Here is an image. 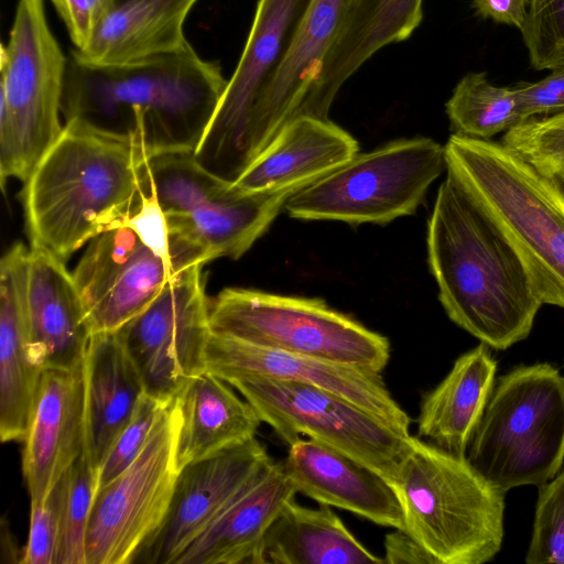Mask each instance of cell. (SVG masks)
Here are the masks:
<instances>
[{
    "label": "cell",
    "instance_id": "obj_23",
    "mask_svg": "<svg viewBox=\"0 0 564 564\" xmlns=\"http://www.w3.org/2000/svg\"><path fill=\"white\" fill-rule=\"evenodd\" d=\"M297 494L283 462H271L182 552L175 564H264L265 534Z\"/></svg>",
    "mask_w": 564,
    "mask_h": 564
},
{
    "label": "cell",
    "instance_id": "obj_18",
    "mask_svg": "<svg viewBox=\"0 0 564 564\" xmlns=\"http://www.w3.org/2000/svg\"><path fill=\"white\" fill-rule=\"evenodd\" d=\"M311 1H258L240 59L193 153L197 163L213 175L219 176L254 99L284 58Z\"/></svg>",
    "mask_w": 564,
    "mask_h": 564
},
{
    "label": "cell",
    "instance_id": "obj_11",
    "mask_svg": "<svg viewBox=\"0 0 564 564\" xmlns=\"http://www.w3.org/2000/svg\"><path fill=\"white\" fill-rule=\"evenodd\" d=\"M289 446L306 436L375 469L391 484L410 434L326 389L293 380L253 377L229 383Z\"/></svg>",
    "mask_w": 564,
    "mask_h": 564
},
{
    "label": "cell",
    "instance_id": "obj_40",
    "mask_svg": "<svg viewBox=\"0 0 564 564\" xmlns=\"http://www.w3.org/2000/svg\"><path fill=\"white\" fill-rule=\"evenodd\" d=\"M62 19L74 50L82 51L90 42L112 0H50Z\"/></svg>",
    "mask_w": 564,
    "mask_h": 564
},
{
    "label": "cell",
    "instance_id": "obj_35",
    "mask_svg": "<svg viewBox=\"0 0 564 564\" xmlns=\"http://www.w3.org/2000/svg\"><path fill=\"white\" fill-rule=\"evenodd\" d=\"M525 562L564 564V470L541 485Z\"/></svg>",
    "mask_w": 564,
    "mask_h": 564
},
{
    "label": "cell",
    "instance_id": "obj_36",
    "mask_svg": "<svg viewBox=\"0 0 564 564\" xmlns=\"http://www.w3.org/2000/svg\"><path fill=\"white\" fill-rule=\"evenodd\" d=\"M167 403L147 392L140 398L130 421L117 436L98 471L97 490L119 476L137 459Z\"/></svg>",
    "mask_w": 564,
    "mask_h": 564
},
{
    "label": "cell",
    "instance_id": "obj_34",
    "mask_svg": "<svg viewBox=\"0 0 564 564\" xmlns=\"http://www.w3.org/2000/svg\"><path fill=\"white\" fill-rule=\"evenodd\" d=\"M521 34L533 68L564 67V0H531Z\"/></svg>",
    "mask_w": 564,
    "mask_h": 564
},
{
    "label": "cell",
    "instance_id": "obj_26",
    "mask_svg": "<svg viewBox=\"0 0 564 564\" xmlns=\"http://www.w3.org/2000/svg\"><path fill=\"white\" fill-rule=\"evenodd\" d=\"M85 448L98 475L113 442L145 393L142 378L116 332L91 335L85 359Z\"/></svg>",
    "mask_w": 564,
    "mask_h": 564
},
{
    "label": "cell",
    "instance_id": "obj_16",
    "mask_svg": "<svg viewBox=\"0 0 564 564\" xmlns=\"http://www.w3.org/2000/svg\"><path fill=\"white\" fill-rule=\"evenodd\" d=\"M272 462L256 437L183 467L166 517L134 563L175 564L182 552Z\"/></svg>",
    "mask_w": 564,
    "mask_h": 564
},
{
    "label": "cell",
    "instance_id": "obj_25",
    "mask_svg": "<svg viewBox=\"0 0 564 564\" xmlns=\"http://www.w3.org/2000/svg\"><path fill=\"white\" fill-rule=\"evenodd\" d=\"M358 142L328 118L290 122L232 186L241 193L300 189L358 154Z\"/></svg>",
    "mask_w": 564,
    "mask_h": 564
},
{
    "label": "cell",
    "instance_id": "obj_32",
    "mask_svg": "<svg viewBox=\"0 0 564 564\" xmlns=\"http://www.w3.org/2000/svg\"><path fill=\"white\" fill-rule=\"evenodd\" d=\"M96 491L97 474L83 452L66 473L57 564H86V534Z\"/></svg>",
    "mask_w": 564,
    "mask_h": 564
},
{
    "label": "cell",
    "instance_id": "obj_39",
    "mask_svg": "<svg viewBox=\"0 0 564 564\" xmlns=\"http://www.w3.org/2000/svg\"><path fill=\"white\" fill-rule=\"evenodd\" d=\"M521 122L564 111V67L535 83H521L514 87Z\"/></svg>",
    "mask_w": 564,
    "mask_h": 564
},
{
    "label": "cell",
    "instance_id": "obj_9",
    "mask_svg": "<svg viewBox=\"0 0 564 564\" xmlns=\"http://www.w3.org/2000/svg\"><path fill=\"white\" fill-rule=\"evenodd\" d=\"M209 323L252 345L380 373L390 358L387 337L319 299L227 288L209 300Z\"/></svg>",
    "mask_w": 564,
    "mask_h": 564
},
{
    "label": "cell",
    "instance_id": "obj_15",
    "mask_svg": "<svg viewBox=\"0 0 564 564\" xmlns=\"http://www.w3.org/2000/svg\"><path fill=\"white\" fill-rule=\"evenodd\" d=\"M72 273L95 334L118 330L180 272L120 225L93 238Z\"/></svg>",
    "mask_w": 564,
    "mask_h": 564
},
{
    "label": "cell",
    "instance_id": "obj_29",
    "mask_svg": "<svg viewBox=\"0 0 564 564\" xmlns=\"http://www.w3.org/2000/svg\"><path fill=\"white\" fill-rule=\"evenodd\" d=\"M481 343L456 359L447 376L420 403V437L466 457L476 427L494 390L497 362Z\"/></svg>",
    "mask_w": 564,
    "mask_h": 564
},
{
    "label": "cell",
    "instance_id": "obj_21",
    "mask_svg": "<svg viewBox=\"0 0 564 564\" xmlns=\"http://www.w3.org/2000/svg\"><path fill=\"white\" fill-rule=\"evenodd\" d=\"M283 466L297 494L379 525L404 529L402 507L391 482L341 452L300 438L290 445Z\"/></svg>",
    "mask_w": 564,
    "mask_h": 564
},
{
    "label": "cell",
    "instance_id": "obj_17",
    "mask_svg": "<svg viewBox=\"0 0 564 564\" xmlns=\"http://www.w3.org/2000/svg\"><path fill=\"white\" fill-rule=\"evenodd\" d=\"M206 371L231 383L264 377L332 391L410 434L411 419L393 399L380 372L261 347L212 332Z\"/></svg>",
    "mask_w": 564,
    "mask_h": 564
},
{
    "label": "cell",
    "instance_id": "obj_33",
    "mask_svg": "<svg viewBox=\"0 0 564 564\" xmlns=\"http://www.w3.org/2000/svg\"><path fill=\"white\" fill-rule=\"evenodd\" d=\"M564 189V111L525 120L500 141Z\"/></svg>",
    "mask_w": 564,
    "mask_h": 564
},
{
    "label": "cell",
    "instance_id": "obj_20",
    "mask_svg": "<svg viewBox=\"0 0 564 564\" xmlns=\"http://www.w3.org/2000/svg\"><path fill=\"white\" fill-rule=\"evenodd\" d=\"M26 323L31 360L41 369L84 362L91 329L73 273L50 252L30 247Z\"/></svg>",
    "mask_w": 564,
    "mask_h": 564
},
{
    "label": "cell",
    "instance_id": "obj_3",
    "mask_svg": "<svg viewBox=\"0 0 564 564\" xmlns=\"http://www.w3.org/2000/svg\"><path fill=\"white\" fill-rule=\"evenodd\" d=\"M143 161L128 144L64 123L22 189L30 247L66 262L93 238L122 225L140 200Z\"/></svg>",
    "mask_w": 564,
    "mask_h": 564
},
{
    "label": "cell",
    "instance_id": "obj_12",
    "mask_svg": "<svg viewBox=\"0 0 564 564\" xmlns=\"http://www.w3.org/2000/svg\"><path fill=\"white\" fill-rule=\"evenodd\" d=\"M175 398L161 411L137 459L96 491L86 534V564L134 563L161 528L180 469Z\"/></svg>",
    "mask_w": 564,
    "mask_h": 564
},
{
    "label": "cell",
    "instance_id": "obj_27",
    "mask_svg": "<svg viewBox=\"0 0 564 564\" xmlns=\"http://www.w3.org/2000/svg\"><path fill=\"white\" fill-rule=\"evenodd\" d=\"M198 0H112L88 45L72 50L79 61L115 66L182 47L184 25Z\"/></svg>",
    "mask_w": 564,
    "mask_h": 564
},
{
    "label": "cell",
    "instance_id": "obj_10",
    "mask_svg": "<svg viewBox=\"0 0 564 564\" xmlns=\"http://www.w3.org/2000/svg\"><path fill=\"white\" fill-rule=\"evenodd\" d=\"M446 169L445 145L425 137L397 140L300 188L284 209L303 220L388 224L413 215Z\"/></svg>",
    "mask_w": 564,
    "mask_h": 564
},
{
    "label": "cell",
    "instance_id": "obj_4",
    "mask_svg": "<svg viewBox=\"0 0 564 564\" xmlns=\"http://www.w3.org/2000/svg\"><path fill=\"white\" fill-rule=\"evenodd\" d=\"M446 173L522 262L540 300L564 308V189L501 142L452 134Z\"/></svg>",
    "mask_w": 564,
    "mask_h": 564
},
{
    "label": "cell",
    "instance_id": "obj_24",
    "mask_svg": "<svg viewBox=\"0 0 564 564\" xmlns=\"http://www.w3.org/2000/svg\"><path fill=\"white\" fill-rule=\"evenodd\" d=\"M422 19L423 0H350L311 90L305 116L327 119L344 83L380 48L408 39Z\"/></svg>",
    "mask_w": 564,
    "mask_h": 564
},
{
    "label": "cell",
    "instance_id": "obj_6",
    "mask_svg": "<svg viewBox=\"0 0 564 564\" xmlns=\"http://www.w3.org/2000/svg\"><path fill=\"white\" fill-rule=\"evenodd\" d=\"M466 458L505 494L551 480L564 459V378L558 370L538 364L500 378Z\"/></svg>",
    "mask_w": 564,
    "mask_h": 564
},
{
    "label": "cell",
    "instance_id": "obj_22",
    "mask_svg": "<svg viewBox=\"0 0 564 564\" xmlns=\"http://www.w3.org/2000/svg\"><path fill=\"white\" fill-rule=\"evenodd\" d=\"M29 250L17 242L0 261V437L23 442L43 369L30 357L26 323Z\"/></svg>",
    "mask_w": 564,
    "mask_h": 564
},
{
    "label": "cell",
    "instance_id": "obj_42",
    "mask_svg": "<svg viewBox=\"0 0 564 564\" xmlns=\"http://www.w3.org/2000/svg\"><path fill=\"white\" fill-rule=\"evenodd\" d=\"M476 13L482 19L523 29L531 0H470Z\"/></svg>",
    "mask_w": 564,
    "mask_h": 564
},
{
    "label": "cell",
    "instance_id": "obj_19",
    "mask_svg": "<svg viewBox=\"0 0 564 564\" xmlns=\"http://www.w3.org/2000/svg\"><path fill=\"white\" fill-rule=\"evenodd\" d=\"M31 503L42 502L85 448V367L44 369L23 440Z\"/></svg>",
    "mask_w": 564,
    "mask_h": 564
},
{
    "label": "cell",
    "instance_id": "obj_8",
    "mask_svg": "<svg viewBox=\"0 0 564 564\" xmlns=\"http://www.w3.org/2000/svg\"><path fill=\"white\" fill-rule=\"evenodd\" d=\"M140 187L155 196L173 240L195 249L206 263L245 254L299 191L241 193L206 171L193 153L143 161Z\"/></svg>",
    "mask_w": 564,
    "mask_h": 564
},
{
    "label": "cell",
    "instance_id": "obj_13",
    "mask_svg": "<svg viewBox=\"0 0 564 564\" xmlns=\"http://www.w3.org/2000/svg\"><path fill=\"white\" fill-rule=\"evenodd\" d=\"M116 333L145 392L162 402L173 400L188 381L206 371L212 328L203 265L175 274L147 308Z\"/></svg>",
    "mask_w": 564,
    "mask_h": 564
},
{
    "label": "cell",
    "instance_id": "obj_1",
    "mask_svg": "<svg viewBox=\"0 0 564 564\" xmlns=\"http://www.w3.org/2000/svg\"><path fill=\"white\" fill-rule=\"evenodd\" d=\"M228 79L186 42L135 63L99 66L68 56L64 123L74 122L131 147L141 159L194 153Z\"/></svg>",
    "mask_w": 564,
    "mask_h": 564
},
{
    "label": "cell",
    "instance_id": "obj_38",
    "mask_svg": "<svg viewBox=\"0 0 564 564\" xmlns=\"http://www.w3.org/2000/svg\"><path fill=\"white\" fill-rule=\"evenodd\" d=\"M122 225L133 229L149 248L169 262L177 272L195 265L176 247L162 208L152 193L141 191L138 206Z\"/></svg>",
    "mask_w": 564,
    "mask_h": 564
},
{
    "label": "cell",
    "instance_id": "obj_2",
    "mask_svg": "<svg viewBox=\"0 0 564 564\" xmlns=\"http://www.w3.org/2000/svg\"><path fill=\"white\" fill-rule=\"evenodd\" d=\"M426 243L438 299L452 322L496 349L528 337L543 303L514 250L448 174L438 187Z\"/></svg>",
    "mask_w": 564,
    "mask_h": 564
},
{
    "label": "cell",
    "instance_id": "obj_41",
    "mask_svg": "<svg viewBox=\"0 0 564 564\" xmlns=\"http://www.w3.org/2000/svg\"><path fill=\"white\" fill-rule=\"evenodd\" d=\"M387 564H437L423 545L404 529H395L384 539Z\"/></svg>",
    "mask_w": 564,
    "mask_h": 564
},
{
    "label": "cell",
    "instance_id": "obj_7",
    "mask_svg": "<svg viewBox=\"0 0 564 564\" xmlns=\"http://www.w3.org/2000/svg\"><path fill=\"white\" fill-rule=\"evenodd\" d=\"M68 56L48 25L44 0H19L0 54V182H25L63 132Z\"/></svg>",
    "mask_w": 564,
    "mask_h": 564
},
{
    "label": "cell",
    "instance_id": "obj_30",
    "mask_svg": "<svg viewBox=\"0 0 564 564\" xmlns=\"http://www.w3.org/2000/svg\"><path fill=\"white\" fill-rule=\"evenodd\" d=\"M263 563L383 564L327 505L308 508L291 499L269 528Z\"/></svg>",
    "mask_w": 564,
    "mask_h": 564
},
{
    "label": "cell",
    "instance_id": "obj_28",
    "mask_svg": "<svg viewBox=\"0 0 564 564\" xmlns=\"http://www.w3.org/2000/svg\"><path fill=\"white\" fill-rule=\"evenodd\" d=\"M180 412L176 465L213 456L256 437L261 424L257 412L225 380L205 371L175 395Z\"/></svg>",
    "mask_w": 564,
    "mask_h": 564
},
{
    "label": "cell",
    "instance_id": "obj_14",
    "mask_svg": "<svg viewBox=\"0 0 564 564\" xmlns=\"http://www.w3.org/2000/svg\"><path fill=\"white\" fill-rule=\"evenodd\" d=\"M350 0H312L281 64L254 99L219 178L234 184L305 107Z\"/></svg>",
    "mask_w": 564,
    "mask_h": 564
},
{
    "label": "cell",
    "instance_id": "obj_31",
    "mask_svg": "<svg viewBox=\"0 0 564 564\" xmlns=\"http://www.w3.org/2000/svg\"><path fill=\"white\" fill-rule=\"evenodd\" d=\"M446 113L454 134L491 140L521 123L512 87L491 84L486 73H468L447 100Z\"/></svg>",
    "mask_w": 564,
    "mask_h": 564
},
{
    "label": "cell",
    "instance_id": "obj_37",
    "mask_svg": "<svg viewBox=\"0 0 564 564\" xmlns=\"http://www.w3.org/2000/svg\"><path fill=\"white\" fill-rule=\"evenodd\" d=\"M66 473L42 502L31 503L29 540L20 563L57 564L66 491Z\"/></svg>",
    "mask_w": 564,
    "mask_h": 564
},
{
    "label": "cell",
    "instance_id": "obj_5",
    "mask_svg": "<svg viewBox=\"0 0 564 564\" xmlns=\"http://www.w3.org/2000/svg\"><path fill=\"white\" fill-rule=\"evenodd\" d=\"M391 485L402 507L404 530L437 564H481L500 551L505 492L466 457L411 436Z\"/></svg>",
    "mask_w": 564,
    "mask_h": 564
}]
</instances>
